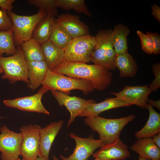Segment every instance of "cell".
<instances>
[{
    "instance_id": "6da1fadb",
    "label": "cell",
    "mask_w": 160,
    "mask_h": 160,
    "mask_svg": "<svg viewBox=\"0 0 160 160\" xmlns=\"http://www.w3.org/2000/svg\"><path fill=\"white\" fill-rule=\"evenodd\" d=\"M51 71L70 77L89 81L95 89L98 90L105 89L112 83V73L96 64L71 62L64 60Z\"/></svg>"
},
{
    "instance_id": "7a4b0ae2",
    "label": "cell",
    "mask_w": 160,
    "mask_h": 160,
    "mask_svg": "<svg viewBox=\"0 0 160 160\" xmlns=\"http://www.w3.org/2000/svg\"><path fill=\"white\" fill-rule=\"evenodd\" d=\"M135 118V116L132 114L117 119L105 118L97 116L91 118L86 117L84 121L93 131L98 133L99 139L102 141L103 145L119 138L124 127Z\"/></svg>"
},
{
    "instance_id": "3957f363",
    "label": "cell",
    "mask_w": 160,
    "mask_h": 160,
    "mask_svg": "<svg viewBox=\"0 0 160 160\" xmlns=\"http://www.w3.org/2000/svg\"><path fill=\"white\" fill-rule=\"evenodd\" d=\"M95 37L96 43L91 53V61L109 71L116 69V56L112 29L99 30Z\"/></svg>"
},
{
    "instance_id": "277c9868",
    "label": "cell",
    "mask_w": 160,
    "mask_h": 160,
    "mask_svg": "<svg viewBox=\"0 0 160 160\" xmlns=\"http://www.w3.org/2000/svg\"><path fill=\"white\" fill-rule=\"evenodd\" d=\"M41 85L48 88L49 90L58 91L68 95L73 90H81L85 95L95 90L92 84L89 81L55 73L48 68Z\"/></svg>"
},
{
    "instance_id": "5b68a950",
    "label": "cell",
    "mask_w": 160,
    "mask_h": 160,
    "mask_svg": "<svg viewBox=\"0 0 160 160\" xmlns=\"http://www.w3.org/2000/svg\"><path fill=\"white\" fill-rule=\"evenodd\" d=\"M7 12L12 23L15 44L18 46L32 38L37 25L47 16L45 11L41 9L36 14L29 16L19 15L12 11Z\"/></svg>"
},
{
    "instance_id": "8992f818",
    "label": "cell",
    "mask_w": 160,
    "mask_h": 160,
    "mask_svg": "<svg viewBox=\"0 0 160 160\" xmlns=\"http://www.w3.org/2000/svg\"><path fill=\"white\" fill-rule=\"evenodd\" d=\"M16 48V52L13 55L8 57L0 56V65L4 73L2 78L8 79L12 84L21 81L28 84L27 61L21 46L17 47Z\"/></svg>"
},
{
    "instance_id": "52a82bcc",
    "label": "cell",
    "mask_w": 160,
    "mask_h": 160,
    "mask_svg": "<svg viewBox=\"0 0 160 160\" xmlns=\"http://www.w3.org/2000/svg\"><path fill=\"white\" fill-rule=\"evenodd\" d=\"M96 43L95 36L89 34L72 38L64 49L65 60L71 62L87 63Z\"/></svg>"
},
{
    "instance_id": "ba28073f",
    "label": "cell",
    "mask_w": 160,
    "mask_h": 160,
    "mask_svg": "<svg viewBox=\"0 0 160 160\" xmlns=\"http://www.w3.org/2000/svg\"><path fill=\"white\" fill-rule=\"evenodd\" d=\"M38 124H30L20 128L22 137L20 155L25 160H35L40 151V130Z\"/></svg>"
},
{
    "instance_id": "9c48e42d",
    "label": "cell",
    "mask_w": 160,
    "mask_h": 160,
    "mask_svg": "<svg viewBox=\"0 0 160 160\" xmlns=\"http://www.w3.org/2000/svg\"><path fill=\"white\" fill-rule=\"evenodd\" d=\"M0 152L1 160L19 159L22 140L21 133L10 130L5 125L0 128Z\"/></svg>"
},
{
    "instance_id": "30bf717a",
    "label": "cell",
    "mask_w": 160,
    "mask_h": 160,
    "mask_svg": "<svg viewBox=\"0 0 160 160\" xmlns=\"http://www.w3.org/2000/svg\"><path fill=\"white\" fill-rule=\"evenodd\" d=\"M49 90L48 88L42 86L37 93L33 95L12 100H4L3 102L6 106L9 107L48 115L50 113L43 105L41 99L44 94Z\"/></svg>"
},
{
    "instance_id": "8fae6325",
    "label": "cell",
    "mask_w": 160,
    "mask_h": 160,
    "mask_svg": "<svg viewBox=\"0 0 160 160\" xmlns=\"http://www.w3.org/2000/svg\"><path fill=\"white\" fill-rule=\"evenodd\" d=\"M51 91L59 105L60 107L65 106L70 113V118L67 124L68 128L76 117L91 105L96 103L92 99L85 100L79 97L70 96L60 91Z\"/></svg>"
},
{
    "instance_id": "7c38bea8",
    "label": "cell",
    "mask_w": 160,
    "mask_h": 160,
    "mask_svg": "<svg viewBox=\"0 0 160 160\" xmlns=\"http://www.w3.org/2000/svg\"><path fill=\"white\" fill-rule=\"evenodd\" d=\"M69 135L75 141L76 147L73 153L68 157L60 155L62 160H87L96 149L103 145L102 141L99 139H94L92 135L87 138L79 137L72 132L69 134Z\"/></svg>"
},
{
    "instance_id": "4fadbf2b",
    "label": "cell",
    "mask_w": 160,
    "mask_h": 160,
    "mask_svg": "<svg viewBox=\"0 0 160 160\" xmlns=\"http://www.w3.org/2000/svg\"><path fill=\"white\" fill-rule=\"evenodd\" d=\"M152 91L149 85L143 86L126 85L121 91L110 93L131 105H135L147 109V100Z\"/></svg>"
},
{
    "instance_id": "5bb4252c",
    "label": "cell",
    "mask_w": 160,
    "mask_h": 160,
    "mask_svg": "<svg viewBox=\"0 0 160 160\" xmlns=\"http://www.w3.org/2000/svg\"><path fill=\"white\" fill-rule=\"evenodd\" d=\"M92 156L95 159L102 160H125L130 157V155L128 146L119 138L111 143L103 145Z\"/></svg>"
},
{
    "instance_id": "9a60e30c",
    "label": "cell",
    "mask_w": 160,
    "mask_h": 160,
    "mask_svg": "<svg viewBox=\"0 0 160 160\" xmlns=\"http://www.w3.org/2000/svg\"><path fill=\"white\" fill-rule=\"evenodd\" d=\"M55 20L72 38L89 34L88 26L81 22L77 15L62 14Z\"/></svg>"
},
{
    "instance_id": "2e32d148",
    "label": "cell",
    "mask_w": 160,
    "mask_h": 160,
    "mask_svg": "<svg viewBox=\"0 0 160 160\" xmlns=\"http://www.w3.org/2000/svg\"><path fill=\"white\" fill-rule=\"evenodd\" d=\"M63 120L52 122L40 130V151L39 156L49 160V155L52 143L63 124Z\"/></svg>"
},
{
    "instance_id": "e0dca14e",
    "label": "cell",
    "mask_w": 160,
    "mask_h": 160,
    "mask_svg": "<svg viewBox=\"0 0 160 160\" xmlns=\"http://www.w3.org/2000/svg\"><path fill=\"white\" fill-rule=\"evenodd\" d=\"M131 105L120 98L116 97H110L98 103H95L89 105L79 116L91 118L99 116L101 113L110 109Z\"/></svg>"
},
{
    "instance_id": "ac0fdd59",
    "label": "cell",
    "mask_w": 160,
    "mask_h": 160,
    "mask_svg": "<svg viewBox=\"0 0 160 160\" xmlns=\"http://www.w3.org/2000/svg\"><path fill=\"white\" fill-rule=\"evenodd\" d=\"M130 148L137 153L139 157L151 160H160V148L155 144L152 138L137 139Z\"/></svg>"
},
{
    "instance_id": "d6986e66",
    "label": "cell",
    "mask_w": 160,
    "mask_h": 160,
    "mask_svg": "<svg viewBox=\"0 0 160 160\" xmlns=\"http://www.w3.org/2000/svg\"><path fill=\"white\" fill-rule=\"evenodd\" d=\"M29 83L28 87L34 90L44 79L48 68L44 60L27 61Z\"/></svg>"
},
{
    "instance_id": "ffe728a7",
    "label": "cell",
    "mask_w": 160,
    "mask_h": 160,
    "mask_svg": "<svg viewBox=\"0 0 160 160\" xmlns=\"http://www.w3.org/2000/svg\"><path fill=\"white\" fill-rule=\"evenodd\" d=\"M115 64L116 68L119 71L120 78H133L137 73V63L128 52L116 55Z\"/></svg>"
},
{
    "instance_id": "44dd1931",
    "label": "cell",
    "mask_w": 160,
    "mask_h": 160,
    "mask_svg": "<svg viewBox=\"0 0 160 160\" xmlns=\"http://www.w3.org/2000/svg\"><path fill=\"white\" fill-rule=\"evenodd\" d=\"M41 46L44 61L50 70L65 60L64 50L55 45L49 39L42 44Z\"/></svg>"
},
{
    "instance_id": "7402d4cb",
    "label": "cell",
    "mask_w": 160,
    "mask_h": 160,
    "mask_svg": "<svg viewBox=\"0 0 160 160\" xmlns=\"http://www.w3.org/2000/svg\"><path fill=\"white\" fill-rule=\"evenodd\" d=\"M147 109L149 112L148 119L144 127L135 133V136L137 139L152 138L160 132V114L148 103Z\"/></svg>"
},
{
    "instance_id": "603a6c76",
    "label": "cell",
    "mask_w": 160,
    "mask_h": 160,
    "mask_svg": "<svg viewBox=\"0 0 160 160\" xmlns=\"http://www.w3.org/2000/svg\"><path fill=\"white\" fill-rule=\"evenodd\" d=\"M129 32L128 28L121 24L114 26L112 30L113 40L116 55L128 52L127 38Z\"/></svg>"
},
{
    "instance_id": "cb8c5ba5",
    "label": "cell",
    "mask_w": 160,
    "mask_h": 160,
    "mask_svg": "<svg viewBox=\"0 0 160 160\" xmlns=\"http://www.w3.org/2000/svg\"><path fill=\"white\" fill-rule=\"evenodd\" d=\"M55 19L47 16L37 25L32 34V38L40 44L49 39Z\"/></svg>"
},
{
    "instance_id": "d4e9b609",
    "label": "cell",
    "mask_w": 160,
    "mask_h": 160,
    "mask_svg": "<svg viewBox=\"0 0 160 160\" xmlns=\"http://www.w3.org/2000/svg\"><path fill=\"white\" fill-rule=\"evenodd\" d=\"M27 61L44 60L41 44L32 38L20 46Z\"/></svg>"
},
{
    "instance_id": "484cf974",
    "label": "cell",
    "mask_w": 160,
    "mask_h": 160,
    "mask_svg": "<svg viewBox=\"0 0 160 160\" xmlns=\"http://www.w3.org/2000/svg\"><path fill=\"white\" fill-rule=\"evenodd\" d=\"M12 29L0 31V56L5 54L12 55L16 52Z\"/></svg>"
},
{
    "instance_id": "4316f807",
    "label": "cell",
    "mask_w": 160,
    "mask_h": 160,
    "mask_svg": "<svg viewBox=\"0 0 160 160\" xmlns=\"http://www.w3.org/2000/svg\"><path fill=\"white\" fill-rule=\"evenodd\" d=\"M72 39L55 20L49 39L50 41L57 47L64 49Z\"/></svg>"
},
{
    "instance_id": "83f0119b",
    "label": "cell",
    "mask_w": 160,
    "mask_h": 160,
    "mask_svg": "<svg viewBox=\"0 0 160 160\" xmlns=\"http://www.w3.org/2000/svg\"><path fill=\"white\" fill-rule=\"evenodd\" d=\"M56 3L57 7H60L66 10L73 9L89 17L92 16L84 0H56Z\"/></svg>"
},
{
    "instance_id": "f1b7e54d",
    "label": "cell",
    "mask_w": 160,
    "mask_h": 160,
    "mask_svg": "<svg viewBox=\"0 0 160 160\" xmlns=\"http://www.w3.org/2000/svg\"><path fill=\"white\" fill-rule=\"evenodd\" d=\"M29 4L43 10L47 16L54 18L58 14L56 0H29Z\"/></svg>"
},
{
    "instance_id": "f546056e",
    "label": "cell",
    "mask_w": 160,
    "mask_h": 160,
    "mask_svg": "<svg viewBox=\"0 0 160 160\" xmlns=\"http://www.w3.org/2000/svg\"><path fill=\"white\" fill-rule=\"evenodd\" d=\"M137 33L140 39L143 51L148 54H153V46L151 38L148 34H144L140 31H137Z\"/></svg>"
},
{
    "instance_id": "4dcf8cb0",
    "label": "cell",
    "mask_w": 160,
    "mask_h": 160,
    "mask_svg": "<svg viewBox=\"0 0 160 160\" xmlns=\"http://www.w3.org/2000/svg\"><path fill=\"white\" fill-rule=\"evenodd\" d=\"M152 67L155 77L153 81L149 85V87L152 92H155L160 87V62L154 64Z\"/></svg>"
},
{
    "instance_id": "1f68e13d",
    "label": "cell",
    "mask_w": 160,
    "mask_h": 160,
    "mask_svg": "<svg viewBox=\"0 0 160 160\" xmlns=\"http://www.w3.org/2000/svg\"><path fill=\"white\" fill-rule=\"evenodd\" d=\"M12 28V23L7 11L0 9V30L1 31H5Z\"/></svg>"
},
{
    "instance_id": "d6a6232c",
    "label": "cell",
    "mask_w": 160,
    "mask_h": 160,
    "mask_svg": "<svg viewBox=\"0 0 160 160\" xmlns=\"http://www.w3.org/2000/svg\"><path fill=\"white\" fill-rule=\"evenodd\" d=\"M151 38L153 43V51L154 55H159L160 53V36L159 34L156 33L147 32Z\"/></svg>"
},
{
    "instance_id": "836d02e7",
    "label": "cell",
    "mask_w": 160,
    "mask_h": 160,
    "mask_svg": "<svg viewBox=\"0 0 160 160\" xmlns=\"http://www.w3.org/2000/svg\"><path fill=\"white\" fill-rule=\"evenodd\" d=\"M15 1V0H0L1 9L6 11H11L13 9V4Z\"/></svg>"
},
{
    "instance_id": "e575fe53",
    "label": "cell",
    "mask_w": 160,
    "mask_h": 160,
    "mask_svg": "<svg viewBox=\"0 0 160 160\" xmlns=\"http://www.w3.org/2000/svg\"><path fill=\"white\" fill-rule=\"evenodd\" d=\"M152 14L153 16L160 23V7L156 4H153L151 7Z\"/></svg>"
},
{
    "instance_id": "d590c367",
    "label": "cell",
    "mask_w": 160,
    "mask_h": 160,
    "mask_svg": "<svg viewBox=\"0 0 160 160\" xmlns=\"http://www.w3.org/2000/svg\"><path fill=\"white\" fill-rule=\"evenodd\" d=\"M147 103L149 104L152 107H155L157 108L159 110H160V100H153L148 99Z\"/></svg>"
},
{
    "instance_id": "8d00e7d4",
    "label": "cell",
    "mask_w": 160,
    "mask_h": 160,
    "mask_svg": "<svg viewBox=\"0 0 160 160\" xmlns=\"http://www.w3.org/2000/svg\"><path fill=\"white\" fill-rule=\"evenodd\" d=\"M152 138V140L155 144L160 148V132L154 135Z\"/></svg>"
},
{
    "instance_id": "74e56055",
    "label": "cell",
    "mask_w": 160,
    "mask_h": 160,
    "mask_svg": "<svg viewBox=\"0 0 160 160\" xmlns=\"http://www.w3.org/2000/svg\"><path fill=\"white\" fill-rule=\"evenodd\" d=\"M35 160H46L44 158L39 156Z\"/></svg>"
},
{
    "instance_id": "f35d334b",
    "label": "cell",
    "mask_w": 160,
    "mask_h": 160,
    "mask_svg": "<svg viewBox=\"0 0 160 160\" xmlns=\"http://www.w3.org/2000/svg\"><path fill=\"white\" fill-rule=\"evenodd\" d=\"M138 159L139 160H151L149 159L139 157L138 158Z\"/></svg>"
},
{
    "instance_id": "ab89813d",
    "label": "cell",
    "mask_w": 160,
    "mask_h": 160,
    "mask_svg": "<svg viewBox=\"0 0 160 160\" xmlns=\"http://www.w3.org/2000/svg\"><path fill=\"white\" fill-rule=\"evenodd\" d=\"M53 160H59L56 156L55 155L53 156Z\"/></svg>"
},
{
    "instance_id": "60d3db41",
    "label": "cell",
    "mask_w": 160,
    "mask_h": 160,
    "mask_svg": "<svg viewBox=\"0 0 160 160\" xmlns=\"http://www.w3.org/2000/svg\"><path fill=\"white\" fill-rule=\"evenodd\" d=\"M2 73H4V71L3 69L0 65V74Z\"/></svg>"
},
{
    "instance_id": "b9f144b4",
    "label": "cell",
    "mask_w": 160,
    "mask_h": 160,
    "mask_svg": "<svg viewBox=\"0 0 160 160\" xmlns=\"http://www.w3.org/2000/svg\"><path fill=\"white\" fill-rule=\"evenodd\" d=\"M94 160H102L96 158V159H95Z\"/></svg>"
},
{
    "instance_id": "7bdbcfd3",
    "label": "cell",
    "mask_w": 160,
    "mask_h": 160,
    "mask_svg": "<svg viewBox=\"0 0 160 160\" xmlns=\"http://www.w3.org/2000/svg\"><path fill=\"white\" fill-rule=\"evenodd\" d=\"M17 160H25V159H20V158H19V159H18Z\"/></svg>"
},
{
    "instance_id": "ee69618b",
    "label": "cell",
    "mask_w": 160,
    "mask_h": 160,
    "mask_svg": "<svg viewBox=\"0 0 160 160\" xmlns=\"http://www.w3.org/2000/svg\"><path fill=\"white\" fill-rule=\"evenodd\" d=\"M2 118V117L0 116V119Z\"/></svg>"
}]
</instances>
